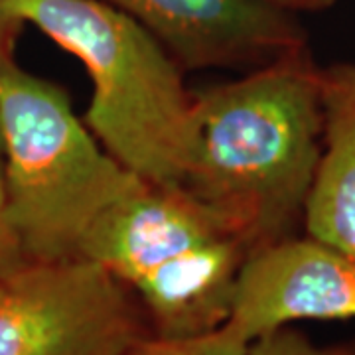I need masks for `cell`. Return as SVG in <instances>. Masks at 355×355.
I'll return each instance as SVG.
<instances>
[{"mask_svg":"<svg viewBox=\"0 0 355 355\" xmlns=\"http://www.w3.org/2000/svg\"><path fill=\"white\" fill-rule=\"evenodd\" d=\"M8 217L26 259H79L93 223L144 182L73 113L64 87L16 62L0 69Z\"/></svg>","mask_w":355,"mask_h":355,"instance_id":"obj_3","label":"cell"},{"mask_svg":"<svg viewBox=\"0 0 355 355\" xmlns=\"http://www.w3.org/2000/svg\"><path fill=\"white\" fill-rule=\"evenodd\" d=\"M298 320H355V257L312 237L249 254L231 324L253 342Z\"/></svg>","mask_w":355,"mask_h":355,"instance_id":"obj_6","label":"cell"},{"mask_svg":"<svg viewBox=\"0 0 355 355\" xmlns=\"http://www.w3.org/2000/svg\"><path fill=\"white\" fill-rule=\"evenodd\" d=\"M291 12H322L336 4V0H277Z\"/></svg>","mask_w":355,"mask_h":355,"instance_id":"obj_13","label":"cell"},{"mask_svg":"<svg viewBox=\"0 0 355 355\" xmlns=\"http://www.w3.org/2000/svg\"><path fill=\"white\" fill-rule=\"evenodd\" d=\"M85 65L93 95L85 125L137 176L182 188L193 139L196 93L153 34L105 0H6Z\"/></svg>","mask_w":355,"mask_h":355,"instance_id":"obj_2","label":"cell"},{"mask_svg":"<svg viewBox=\"0 0 355 355\" xmlns=\"http://www.w3.org/2000/svg\"><path fill=\"white\" fill-rule=\"evenodd\" d=\"M249 247L231 233L191 247L132 288L154 336L193 338L225 326Z\"/></svg>","mask_w":355,"mask_h":355,"instance_id":"obj_7","label":"cell"},{"mask_svg":"<svg viewBox=\"0 0 355 355\" xmlns=\"http://www.w3.org/2000/svg\"><path fill=\"white\" fill-rule=\"evenodd\" d=\"M28 261L22 243L14 231L8 217V198H6V178H4V150L0 139V275L12 270Z\"/></svg>","mask_w":355,"mask_h":355,"instance_id":"obj_11","label":"cell"},{"mask_svg":"<svg viewBox=\"0 0 355 355\" xmlns=\"http://www.w3.org/2000/svg\"><path fill=\"white\" fill-rule=\"evenodd\" d=\"M105 2L144 26L184 69H257L306 46L304 28L277 0Z\"/></svg>","mask_w":355,"mask_h":355,"instance_id":"obj_5","label":"cell"},{"mask_svg":"<svg viewBox=\"0 0 355 355\" xmlns=\"http://www.w3.org/2000/svg\"><path fill=\"white\" fill-rule=\"evenodd\" d=\"M153 334L135 292L85 259L0 275V355H127Z\"/></svg>","mask_w":355,"mask_h":355,"instance_id":"obj_4","label":"cell"},{"mask_svg":"<svg viewBox=\"0 0 355 355\" xmlns=\"http://www.w3.org/2000/svg\"><path fill=\"white\" fill-rule=\"evenodd\" d=\"M322 156L306 235L355 257V64L320 67Z\"/></svg>","mask_w":355,"mask_h":355,"instance_id":"obj_8","label":"cell"},{"mask_svg":"<svg viewBox=\"0 0 355 355\" xmlns=\"http://www.w3.org/2000/svg\"><path fill=\"white\" fill-rule=\"evenodd\" d=\"M24 22L14 16L6 0H0V69L14 60V46Z\"/></svg>","mask_w":355,"mask_h":355,"instance_id":"obj_12","label":"cell"},{"mask_svg":"<svg viewBox=\"0 0 355 355\" xmlns=\"http://www.w3.org/2000/svg\"><path fill=\"white\" fill-rule=\"evenodd\" d=\"M251 342L231 322L193 338H160L150 334L127 355H249Z\"/></svg>","mask_w":355,"mask_h":355,"instance_id":"obj_9","label":"cell"},{"mask_svg":"<svg viewBox=\"0 0 355 355\" xmlns=\"http://www.w3.org/2000/svg\"><path fill=\"white\" fill-rule=\"evenodd\" d=\"M249 355H355V343L316 345L302 331L282 326L253 340Z\"/></svg>","mask_w":355,"mask_h":355,"instance_id":"obj_10","label":"cell"},{"mask_svg":"<svg viewBox=\"0 0 355 355\" xmlns=\"http://www.w3.org/2000/svg\"><path fill=\"white\" fill-rule=\"evenodd\" d=\"M320 65L308 46L196 93L182 188L254 253L296 237L322 156Z\"/></svg>","mask_w":355,"mask_h":355,"instance_id":"obj_1","label":"cell"}]
</instances>
